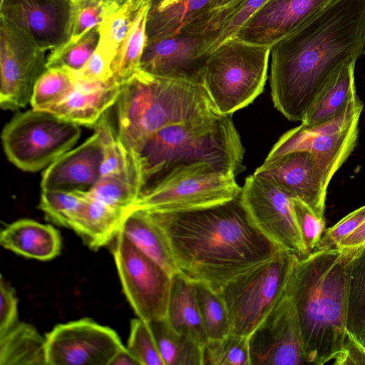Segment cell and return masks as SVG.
Returning a JSON list of instances; mask_svg holds the SVG:
<instances>
[{
  "mask_svg": "<svg viewBox=\"0 0 365 365\" xmlns=\"http://www.w3.org/2000/svg\"><path fill=\"white\" fill-rule=\"evenodd\" d=\"M365 0H332L309 21L270 47L274 107L302 121L329 78L363 54Z\"/></svg>",
  "mask_w": 365,
  "mask_h": 365,
  "instance_id": "6da1fadb",
  "label": "cell"
},
{
  "mask_svg": "<svg viewBox=\"0 0 365 365\" xmlns=\"http://www.w3.org/2000/svg\"><path fill=\"white\" fill-rule=\"evenodd\" d=\"M148 212L165 232L180 272L217 292L281 250L255 227L240 195L199 210Z\"/></svg>",
  "mask_w": 365,
  "mask_h": 365,
  "instance_id": "7a4b0ae2",
  "label": "cell"
},
{
  "mask_svg": "<svg viewBox=\"0 0 365 365\" xmlns=\"http://www.w3.org/2000/svg\"><path fill=\"white\" fill-rule=\"evenodd\" d=\"M357 250H316L293 267L286 291L297 312L307 364L332 361L344 348L349 269Z\"/></svg>",
  "mask_w": 365,
  "mask_h": 365,
  "instance_id": "3957f363",
  "label": "cell"
},
{
  "mask_svg": "<svg viewBox=\"0 0 365 365\" xmlns=\"http://www.w3.org/2000/svg\"><path fill=\"white\" fill-rule=\"evenodd\" d=\"M245 149L231 115L161 128L141 140L130 153L140 195L177 166L211 163L237 174Z\"/></svg>",
  "mask_w": 365,
  "mask_h": 365,
  "instance_id": "277c9868",
  "label": "cell"
},
{
  "mask_svg": "<svg viewBox=\"0 0 365 365\" xmlns=\"http://www.w3.org/2000/svg\"><path fill=\"white\" fill-rule=\"evenodd\" d=\"M115 104L118 137L129 154L163 127L222 115L198 81L158 77L141 70L122 85Z\"/></svg>",
  "mask_w": 365,
  "mask_h": 365,
  "instance_id": "5b68a950",
  "label": "cell"
},
{
  "mask_svg": "<svg viewBox=\"0 0 365 365\" xmlns=\"http://www.w3.org/2000/svg\"><path fill=\"white\" fill-rule=\"evenodd\" d=\"M270 47L234 38L209 53L198 81L222 115L250 104L264 90Z\"/></svg>",
  "mask_w": 365,
  "mask_h": 365,
  "instance_id": "8992f818",
  "label": "cell"
},
{
  "mask_svg": "<svg viewBox=\"0 0 365 365\" xmlns=\"http://www.w3.org/2000/svg\"><path fill=\"white\" fill-rule=\"evenodd\" d=\"M235 175L206 161L181 165L142 193L128 210L182 212L222 204L240 195Z\"/></svg>",
  "mask_w": 365,
  "mask_h": 365,
  "instance_id": "52a82bcc",
  "label": "cell"
},
{
  "mask_svg": "<svg viewBox=\"0 0 365 365\" xmlns=\"http://www.w3.org/2000/svg\"><path fill=\"white\" fill-rule=\"evenodd\" d=\"M299 257L280 250L220 291L230 317L231 332L249 336L284 294Z\"/></svg>",
  "mask_w": 365,
  "mask_h": 365,
  "instance_id": "ba28073f",
  "label": "cell"
},
{
  "mask_svg": "<svg viewBox=\"0 0 365 365\" xmlns=\"http://www.w3.org/2000/svg\"><path fill=\"white\" fill-rule=\"evenodd\" d=\"M79 125L43 110L16 114L1 133L9 160L26 172L47 168L77 143Z\"/></svg>",
  "mask_w": 365,
  "mask_h": 365,
  "instance_id": "9c48e42d",
  "label": "cell"
},
{
  "mask_svg": "<svg viewBox=\"0 0 365 365\" xmlns=\"http://www.w3.org/2000/svg\"><path fill=\"white\" fill-rule=\"evenodd\" d=\"M364 103L356 95L336 117L327 122L305 125L301 123L284 133L266 159L304 150L314 158L323 184L328 187L334 174L354 150Z\"/></svg>",
  "mask_w": 365,
  "mask_h": 365,
  "instance_id": "30bf717a",
  "label": "cell"
},
{
  "mask_svg": "<svg viewBox=\"0 0 365 365\" xmlns=\"http://www.w3.org/2000/svg\"><path fill=\"white\" fill-rule=\"evenodd\" d=\"M109 245L123 291L137 317L148 322L166 318L172 276L121 231Z\"/></svg>",
  "mask_w": 365,
  "mask_h": 365,
  "instance_id": "8fae6325",
  "label": "cell"
},
{
  "mask_svg": "<svg viewBox=\"0 0 365 365\" xmlns=\"http://www.w3.org/2000/svg\"><path fill=\"white\" fill-rule=\"evenodd\" d=\"M47 51L13 23L0 21V106L16 110L30 103L34 86L46 69Z\"/></svg>",
  "mask_w": 365,
  "mask_h": 365,
  "instance_id": "7c38bea8",
  "label": "cell"
},
{
  "mask_svg": "<svg viewBox=\"0 0 365 365\" xmlns=\"http://www.w3.org/2000/svg\"><path fill=\"white\" fill-rule=\"evenodd\" d=\"M240 197L252 224L265 237L299 258L309 255L297 223L292 197L287 193L252 174L246 178Z\"/></svg>",
  "mask_w": 365,
  "mask_h": 365,
  "instance_id": "4fadbf2b",
  "label": "cell"
},
{
  "mask_svg": "<svg viewBox=\"0 0 365 365\" xmlns=\"http://www.w3.org/2000/svg\"><path fill=\"white\" fill-rule=\"evenodd\" d=\"M45 338L46 365H110L125 346L115 330L90 318L58 324Z\"/></svg>",
  "mask_w": 365,
  "mask_h": 365,
  "instance_id": "5bb4252c",
  "label": "cell"
},
{
  "mask_svg": "<svg viewBox=\"0 0 365 365\" xmlns=\"http://www.w3.org/2000/svg\"><path fill=\"white\" fill-rule=\"evenodd\" d=\"M250 365L307 364L299 322L286 292L248 336Z\"/></svg>",
  "mask_w": 365,
  "mask_h": 365,
  "instance_id": "9a60e30c",
  "label": "cell"
},
{
  "mask_svg": "<svg viewBox=\"0 0 365 365\" xmlns=\"http://www.w3.org/2000/svg\"><path fill=\"white\" fill-rule=\"evenodd\" d=\"M254 175L273 182L291 197L304 202L319 218H324L327 188L309 152L295 150L265 159Z\"/></svg>",
  "mask_w": 365,
  "mask_h": 365,
  "instance_id": "2e32d148",
  "label": "cell"
},
{
  "mask_svg": "<svg viewBox=\"0 0 365 365\" xmlns=\"http://www.w3.org/2000/svg\"><path fill=\"white\" fill-rule=\"evenodd\" d=\"M71 3L68 0H1L0 14L48 51L68 39Z\"/></svg>",
  "mask_w": 365,
  "mask_h": 365,
  "instance_id": "e0dca14e",
  "label": "cell"
},
{
  "mask_svg": "<svg viewBox=\"0 0 365 365\" xmlns=\"http://www.w3.org/2000/svg\"><path fill=\"white\" fill-rule=\"evenodd\" d=\"M331 1L267 0L235 38L271 47L302 27Z\"/></svg>",
  "mask_w": 365,
  "mask_h": 365,
  "instance_id": "ac0fdd59",
  "label": "cell"
},
{
  "mask_svg": "<svg viewBox=\"0 0 365 365\" xmlns=\"http://www.w3.org/2000/svg\"><path fill=\"white\" fill-rule=\"evenodd\" d=\"M202 46L201 37L187 34L149 41L141 57L140 70L158 77L198 81L207 57L200 54Z\"/></svg>",
  "mask_w": 365,
  "mask_h": 365,
  "instance_id": "d6986e66",
  "label": "cell"
},
{
  "mask_svg": "<svg viewBox=\"0 0 365 365\" xmlns=\"http://www.w3.org/2000/svg\"><path fill=\"white\" fill-rule=\"evenodd\" d=\"M103 147L95 132L81 145L68 150L43 172L41 190L87 191L101 178Z\"/></svg>",
  "mask_w": 365,
  "mask_h": 365,
  "instance_id": "ffe728a7",
  "label": "cell"
},
{
  "mask_svg": "<svg viewBox=\"0 0 365 365\" xmlns=\"http://www.w3.org/2000/svg\"><path fill=\"white\" fill-rule=\"evenodd\" d=\"M121 89L122 85L114 78L104 82L77 78L74 88L63 99L44 110L79 126L93 128L116 103Z\"/></svg>",
  "mask_w": 365,
  "mask_h": 365,
  "instance_id": "44dd1931",
  "label": "cell"
},
{
  "mask_svg": "<svg viewBox=\"0 0 365 365\" xmlns=\"http://www.w3.org/2000/svg\"><path fill=\"white\" fill-rule=\"evenodd\" d=\"M267 0H228L200 15L185 34L202 39L200 56H207L224 42L234 38L245 24Z\"/></svg>",
  "mask_w": 365,
  "mask_h": 365,
  "instance_id": "7402d4cb",
  "label": "cell"
},
{
  "mask_svg": "<svg viewBox=\"0 0 365 365\" xmlns=\"http://www.w3.org/2000/svg\"><path fill=\"white\" fill-rule=\"evenodd\" d=\"M0 243L17 255L40 261L55 258L62 247L58 230L31 219H21L7 225L1 231Z\"/></svg>",
  "mask_w": 365,
  "mask_h": 365,
  "instance_id": "603a6c76",
  "label": "cell"
},
{
  "mask_svg": "<svg viewBox=\"0 0 365 365\" xmlns=\"http://www.w3.org/2000/svg\"><path fill=\"white\" fill-rule=\"evenodd\" d=\"M120 231L170 276L180 272L165 232L147 211L142 209L128 210Z\"/></svg>",
  "mask_w": 365,
  "mask_h": 365,
  "instance_id": "cb8c5ba5",
  "label": "cell"
},
{
  "mask_svg": "<svg viewBox=\"0 0 365 365\" xmlns=\"http://www.w3.org/2000/svg\"><path fill=\"white\" fill-rule=\"evenodd\" d=\"M356 59L342 63L331 75L301 123L314 125L330 120L339 115L356 96L354 69Z\"/></svg>",
  "mask_w": 365,
  "mask_h": 365,
  "instance_id": "d4e9b609",
  "label": "cell"
},
{
  "mask_svg": "<svg viewBox=\"0 0 365 365\" xmlns=\"http://www.w3.org/2000/svg\"><path fill=\"white\" fill-rule=\"evenodd\" d=\"M166 319L177 332L202 347L207 341L197 298L196 282L181 272L171 277Z\"/></svg>",
  "mask_w": 365,
  "mask_h": 365,
  "instance_id": "484cf974",
  "label": "cell"
},
{
  "mask_svg": "<svg viewBox=\"0 0 365 365\" xmlns=\"http://www.w3.org/2000/svg\"><path fill=\"white\" fill-rule=\"evenodd\" d=\"M125 213L83 190V203L73 230L87 247L97 250L112 242L120 231Z\"/></svg>",
  "mask_w": 365,
  "mask_h": 365,
  "instance_id": "4316f807",
  "label": "cell"
},
{
  "mask_svg": "<svg viewBox=\"0 0 365 365\" xmlns=\"http://www.w3.org/2000/svg\"><path fill=\"white\" fill-rule=\"evenodd\" d=\"M210 0H152L147 19L148 41L183 34Z\"/></svg>",
  "mask_w": 365,
  "mask_h": 365,
  "instance_id": "83f0119b",
  "label": "cell"
},
{
  "mask_svg": "<svg viewBox=\"0 0 365 365\" xmlns=\"http://www.w3.org/2000/svg\"><path fill=\"white\" fill-rule=\"evenodd\" d=\"M0 365H46L45 336L33 325L18 322L0 334Z\"/></svg>",
  "mask_w": 365,
  "mask_h": 365,
  "instance_id": "f1b7e54d",
  "label": "cell"
},
{
  "mask_svg": "<svg viewBox=\"0 0 365 365\" xmlns=\"http://www.w3.org/2000/svg\"><path fill=\"white\" fill-rule=\"evenodd\" d=\"M152 0H143L135 10L128 33L115 56L111 68L113 78L124 84L140 70L148 42L147 19Z\"/></svg>",
  "mask_w": 365,
  "mask_h": 365,
  "instance_id": "f546056e",
  "label": "cell"
},
{
  "mask_svg": "<svg viewBox=\"0 0 365 365\" xmlns=\"http://www.w3.org/2000/svg\"><path fill=\"white\" fill-rule=\"evenodd\" d=\"M148 324L165 365H203V347L175 331L166 318Z\"/></svg>",
  "mask_w": 365,
  "mask_h": 365,
  "instance_id": "4dcf8cb0",
  "label": "cell"
},
{
  "mask_svg": "<svg viewBox=\"0 0 365 365\" xmlns=\"http://www.w3.org/2000/svg\"><path fill=\"white\" fill-rule=\"evenodd\" d=\"M347 335L361 343L365 334V246L349 264L347 297Z\"/></svg>",
  "mask_w": 365,
  "mask_h": 365,
  "instance_id": "1f68e13d",
  "label": "cell"
},
{
  "mask_svg": "<svg viewBox=\"0 0 365 365\" xmlns=\"http://www.w3.org/2000/svg\"><path fill=\"white\" fill-rule=\"evenodd\" d=\"M93 128L99 135L103 147L101 177L120 176L130 179L135 185L130 154L120 141L118 130L111 124L108 111L102 116Z\"/></svg>",
  "mask_w": 365,
  "mask_h": 365,
  "instance_id": "d6a6232c",
  "label": "cell"
},
{
  "mask_svg": "<svg viewBox=\"0 0 365 365\" xmlns=\"http://www.w3.org/2000/svg\"><path fill=\"white\" fill-rule=\"evenodd\" d=\"M196 290L207 339L223 338L231 333L228 311L220 292L203 282H196Z\"/></svg>",
  "mask_w": 365,
  "mask_h": 365,
  "instance_id": "836d02e7",
  "label": "cell"
},
{
  "mask_svg": "<svg viewBox=\"0 0 365 365\" xmlns=\"http://www.w3.org/2000/svg\"><path fill=\"white\" fill-rule=\"evenodd\" d=\"M75 71L64 68H46L38 78L30 103L32 108L46 110L63 99L74 88Z\"/></svg>",
  "mask_w": 365,
  "mask_h": 365,
  "instance_id": "e575fe53",
  "label": "cell"
},
{
  "mask_svg": "<svg viewBox=\"0 0 365 365\" xmlns=\"http://www.w3.org/2000/svg\"><path fill=\"white\" fill-rule=\"evenodd\" d=\"M83 203V190H41L38 208L55 225L73 230Z\"/></svg>",
  "mask_w": 365,
  "mask_h": 365,
  "instance_id": "d590c367",
  "label": "cell"
},
{
  "mask_svg": "<svg viewBox=\"0 0 365 365\" xmlns=\"http://www.w3.org/2000/svg\"><path fill=\"white\" fill-rule=\"evenodd\" d=\"M99 40L98 26L93 29L76 41H66L50 51L46 68H64L79 71L97 48Z\"/></svg>",
  "mask_w": 365,
  "mask_h": 365,
  "instance_id": "8d00e7d4",
  "label": "cell"
},
{
  "mask_svg": "<svg viewBox=\"0 0 365 365\" xmlns=\"http://www.w3.org/2000/svg\"><path fill=\"white\" fill-rule=\"evenodd\" d=\"M118 4L116 0H74L71 3L68 41L79 40L98 27Z\"/></svg>",
  "mask_w": 365,
  "mask_h": 365,
  "instance_id": "74e56055",
  "label": "cell"
},
{
  "mask_svg": "<svg viewBox=\"0 0 365 365\" xmlns=\"http://www.w3.org/2000/svg\"><path fill=\"white\" fill-rule=\"evenodd\" d=\"M203 365H250L248 337L232 332L207 339L202 348Z\"/></svg>",
  "mask_w": 365,
  "mask_h": 365,
  "instance_id": "f35d334b",
  "label": "cell"
},
{
  "mask_svg": "<svg viewBox=\"0 0 365 365\" xmlns=\"http://www.w3.org/2000/svg\"><path fill=\"white\" fill-rule=\"evenodd\" d=\"M135 9L130 4H118L98 26L97 48L113 60L128 33Z\"/></svg>",
  "mask_w": 365,
  "mask_h": 365,
  "instance_id": "ab89813d",
  "label": "cell"
},
{
  "mask_svg": "<svg viewBox=\"0 0 365 365\" xmlns=\"http://www.w3.org/2000/svg\"><path fill=\"white\" fill-rule=\"evenodd\" d=\"M87 192L107 205L125 212L140 196V191L132 180L116 175L101 176Z\"/></svg>",
  "mask_w": 365,
  "mask_h": 365,
  "instance_id": "60d3db41",
  "label": "cell"
},
{
  "mask_svg": "<svg viewBox=\"0 0 365 365\" xmlns=\"http://www.w3.org/2000/svg\"><path fill=\"white\" fill-rule=\"evenodd\" d=\"M126 348L140 365H165L148 322L139 317L130 321Z\"/></svg>",
  "mask_w": 365,
  "mask_h": 365,
  "instance_id": "b9f144b4",
  "label": "cell"
},
{
  "mask_svg": "<svg viewBox=\"0 0 365 365\" xmlns=\"http://www.w3.org/2000/svg\"><path fill=\"white\" fill-rule=\"evenodd\" d=\"M292 205L303 243L309 254L316 250L325 231L324 218H319L299 199L292 198Z\"/></svg>",
  "mask_w": 365,
  "mask_h": 365,
  "instance_id": "7bdbcfd3",
  "label": "cell"
},
{
  "mask_svg": "<svg viewBox=\"0 0 365 365\" xmlns=\"http://www.w3.org/2000/svg\"><path fill=\"white\" fill-rule=\"evenodd\" d=\"M364 219L365 205L350 212L334 226L325 230L316 250L336 248L340 241L354 231Z\"/></svg>",
  "mask_w": 365,
  "mask_h": 365,
  "instance_id": "ee69618b",
  "label": "cell"
},
{
  "mask_svg": "<svg viewBox=\"0 0 365 365\" xmlns=\"http://www.w3.org/2000/svg\"><path fill=\"white\" fill-rule=\"evenodd\" d=\"M113 59L96 48L84 66L76 72L77 78L88 81H108L112 78Z\"/></svg>",
  "mask_w": 365,
  "mask_h": 365,
  "instance_id": "f6af8a7d",
  "label": "cell"
},
{
  "mask_svg": "<svg viewBox=\"0 0 365 365\" xmlns=\"http://www.w3.org/2000/svg\"><path fill=\"white\" fill-rule=\"evenodd\" d=\"M0 334L11 328L18 321V299L14 289L1 277Z\"/></svg>",
  "mask_w": 365,
  "mask_h": 365,
  "instance_id": "bcb514c9",
  "label": "cell"
},
{
  "mask_svg": "<svg viewBox=\"0 0 365 365\" xmlns=\"http://www.w3.org/2000/svg\"><path fill=\"white\" fill-rule=\"evenodd\" d=\"M337 365L365 364V347L347 335L343 349L332 360Z\"/></svg>",
  "mask_w": 365,
  "mask_h": 365,
  "instance_id": "7dc6e473",
  "label": "cell"
},
{
  "mask_svg": "<svg viewBox=\"0 0 365 365\" xmlns=\"http://www.w3.org/2000/svg\"><path fill=\"white\" fill-rule=\"evenodd\" d=\"M365 246V219L351 234L342 239L336 248L359 249Z\"/></svg>",
  "mask_w": 365,
  "mask_h": 365,
  "instance_id": "c3c4849f",
  "label": "cell"
},
{
  "mask_svg": "<svg viewBox=\"0 0 365 365\" xmlns=\"http://www.w3.org/2000/svg\"><path fill=\"white\" fill-rule=\"evenodd\" d=\"M110 365H140L136 358L128 350L122 348L113 358Z\"/></svg>",
  "mask_w": 365,
  "mask_h": 365,
  "instance_id": "681fc988",
  "label": "cell"
},
{
  "mask_svg": "<svg viewBox=\"0 0 365 365\" xmlns=\"http://www.w3.org/2000/svg\"><path fill=\"white\" fill-rule=\"evenodd\" d=\"M228 0H210L209 5L207 6L206 10L203 13L207 12L210 10H212L218 6L223 5ZM203 13H202V14H203Z\"/></svg>",
  "mask_w": 365,
  "mask_h": 365,
  "instance_id": "f907efd6",
  "label": "cell"
},
{
  "mask_svg": "<svg viewBox=\"0 0 365 365\" xmlns=\"http://www.w3.org/2000/svg\"><path fill=\"white\" fill-rule=\"evenodd\" d=\"M119 5L123 4H130L135 6L140 0H116Z\"/></svg>",
  "mask_w": 365,
  "mask_h": 365,
  "instance_id": "816d5d0a",
  "label": "cell"
},
{
  "mask_svg": "<svg viewBox=\"0 0 365 365\" xmlns=\"http://www.w3.org/2000/svg\"><path fill=\"white\" fill-rule=\"evenodd\" d=\"M361 344H363V346L365 347V334H364V338H363V339H362Z\"/></svg>",
  "mask_w": 365,
  "mask_h": 365,
  "instance_id": "f5cc1de1",
  "label": "cell"
},
{
  "mask_svg": "<svg viewBox=\"0 0 365 365\" xmlns=\"http://www.w3.org/2000/svg\"><path fill=\"white\" fill-rule=\"evenodd\" d=\"M363 54H364V55H365V41H364V46Z\"/></svg>",
  "mask_w": 365,
  "mask_h": 365,
  "instance_id": "db71d44e",
  "label": "cell"
},
{
  "mask_svg": "<svg viewBox=\"0 0 365 365\" xmlns=\"http://www.w3.org/2000/svg\"><path fill=\"white\" fill-rule=\"evenodd\" d=\"M141 1H143V0H140L138 3H140Z\"/></svg>",
  "mask_w": 365,
  "mask_h": 365,
  "instance_id": "11a10c76",
  "label": "cell"
},
{
  "mask_svg": "<svg viewBox=\"0 0 365 365\" xmlns=\"http://www.w3.org/2000/svg\"><path fill=\"white\" fill-rule=\"evenodd\" d=\"M68 1H73V0H68Z\"/></svg>",
  "mask_w": 365,
  "mask_h": 365,
  "instance_id": "9f6ffc18",
  "label": "cell"
},
{
  "mask_svg": "<svg viewBox=\"0 0 365 365\" xmlns=\"http://www.w3.org/2000/svg\"><path fill=\"white\" fill-rule=\"evenodd\" d=\"M73 1H74V0H73Z\"/></svg>",
  "mask_w": 365,
  "mask_h": 365,
  "instance_id": "6f0895ef",
  "label": "cell"
}]
</instances>
